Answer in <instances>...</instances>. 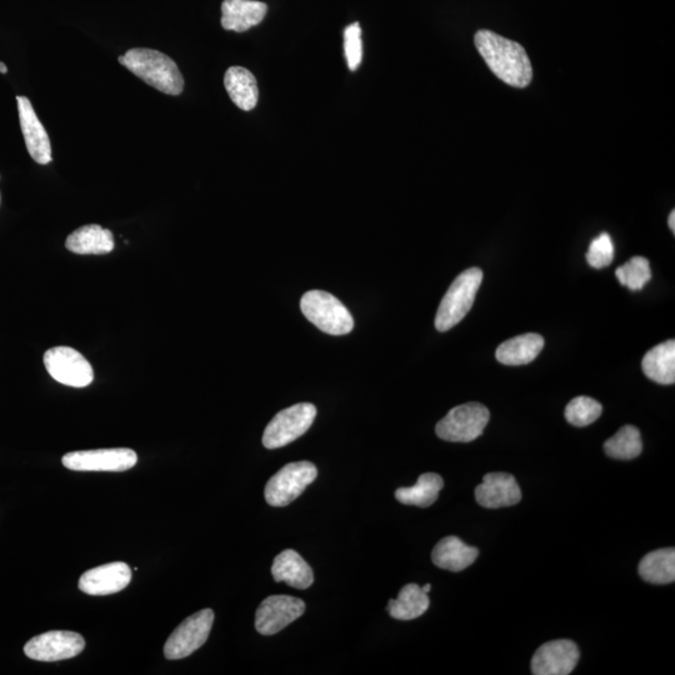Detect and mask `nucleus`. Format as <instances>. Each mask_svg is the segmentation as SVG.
<instances>
[{"label":"nucleus","mask_w":675,"mask_h":675,"mask_svg":"<svg viewBox=\"0 0 675 675\" xmlns=\"http://www.w3.org/2000/svg\"><path fill=\"white\" fill-rule=\"evenodd\" d=\"M474 44L488 68L505 84L525 88L532 83V63L522 45L485 29L475 34Z\"/></svg>","instance_id":"f257e3e1"},{"label":"nucleus","mask_w":675,"mask_h":675,"mask_svg":"<svg viewBox=\"0 0 675 675\" xmlns=\"http://www.w3.org/2000/svg\"><path fill=\"white\" fill-rule=\"evenodd\" d=\"M119 63L159 92L169 95L183 92L184 79L178 65L158 50L130 49L119 58Z\"/></svg>","instance_id":"f03ea898"},{"label":"nucleus","mask_w":675,"mask_h":675,"mask_svg":"<svg viewBox=\"0 0 675 675\" xmlns=\"http://www.w3.org/2000/svg\"><path fill=\"white\" fill-rule=\"evenodd\" d=\"M483 282V272L479 268L464 270L455 278L439 304L435 328L439 332H448L472 309L475 297H477L480 284Z\"/></svg>","instance_id":"7ed1b4c3"},{"label":"nucleus","mask_w":675,"mask_h":675,"mask_svg":"<svg viewBox=\"0 0 675 675\" xmlns=\"http://www.w3.org/2000/svg\"><path fill=\"white\" fill-rule=\"evenodd\" d=\"M304 317L315 327L330 335L352 332L354 320L345 305L334 295L323 290H310L300 300Z\"/></svg>","instance_id":"20e7f679"},{"label":"nucleus","mask_w":675,"mask_h":675,"mask_svg":"<svg viewBox=\"0 0 675 675\" xmlns=\"http://www.w3.org/2000/svg\"><path fill=\"white\" fill-rule=\"evenodd\" d=\"M490 419L485 405L467 403L453 408L435 427L438 437L447 442L469 443L483 434Z\"/></svg>","instance_id":"39448f33"},{"label":"nucleus","mask_w":675,"mask_h":675,"mask_svg":"<svg viewBox=\"0 0 675 675\" xmlns=\"http://www.w3.org/2000/svg\"><path fill=\"white\" fill-rule=\"evenodd\" d=\"M315 417L317 408L310 403H299L282 410L264 430V447L278 449L294 442L308 432Z\"/></svg>","instance_id":"423d86ee"},{"label":"nucleus","mask_w":675,"mask_h":675,"mask_svg":"<svg viewBox=\"0 0 675 675\" xmlns=\"http://www.w3.org/2000/svg\"><path fill=\"white\" fill-rule=\"evenodd\" d=\"M318 477V469L310 462H294L278 470L265 485V500L272 507H285L297 499Z\"/></svg>","instance_id":"0eeeda50"},{"label":"nucleus","mask_w":675,"mask_h":675,"mask_svg":"<svg viewBox=\"0 0 675 675\" xmlns=\"http://www.w3.org/2000/svg\"><path fill=\"white\" fill-rule=\"evenodd\" d=\"M213 623L212 609L200 610L183 620L164 645L165 658L178 660L189 657L207 642Z\"/></svg>","instance_id":"6e6552de"},{"label":"nucleus","mask_w":675,"mask_h":675,"mask_svg":"<svg viewBox=\"0 0 675 675\" xmlns=\"http://www.w3.org/2000/svg\"><path fill=\"white\" fill-rule=\"evenodd\" d=\"M44 365L50 377L68 387H88L94 379L92 365L78 350L70 347L50 348L44 354Z\"/></svg>","instance_id":"1a4fd4ad"},{"label":"nucleus","mask_w":675,"mask_h":675,"mask_svg":"<svg viewBox=\"0 0 675 675\" xmlns=\"http://www.w3.org/2000/svg\"><path fill=\"white\" fill-rule=\"evenodd\" d=\"M137 462V453L129 448L80 450L62 459L64 467L75 472H125Z\"/></svg>","instance_id":"9d476101"},{"label":"nucleus","mask_w":675,"mask_h":675,"mask_svg":"<svg viewBox=\"0 0 675 675\" xmlns=\"http://www.w3.org/2000/svg\"><path fill=\"white\" fill-rule=\"evenodd\" d=\"M84 648L82 635L68 630H52L30 639L25 644L24 653L38 662H58L77 657Z\"/></svg>","instance_id":"9b49d317"},{"label":"nucleus","mask_w":675,"mask_h":675,"mask_svg":"<svg viewBox=\"0 0 675 675\" xmlns=\"http://www.w3.org/2000/svg\"><path fill=\"white\" fill-rule=\"evenodd\" d=\"M305 603L289 595H272L264 599L255 613V628L263 635H273L302 617Z\"/></svg>","instance_id":"f8f14e48"},{"label":"nucleus","mask_w":675,"mask_h":675,"mask_svg":"<svg viewBox=\"0 0 675 675\" xmlns=\"http://www.w3.org/2000/svg\"><path fill=\"white\" fill-rule=\"evenodd\" d=\"M578 645L568 639L552 640L539 647L532 659L534 675H568L579 662Z\"/></svg>","instance_id":"ddd939ff"},{"label":"nucleus","mask_w":675,"mask_h":675,"mask_svg":"<svg viewBox=\"0 0 675 675\" xmlns=\"http://www.w3.org/2000/svg\"><path fill=\"white\" fill-rule=\"evenodd\" d=\"M132 569L123 562L100 565L87 570L79 579L78 587L89 595H110L128 587Z\"/></svg>","instance_id":"4468645a"},{"label":"nucleus","mask_w":675,"mask_h":675,"mask_svg":"<svg viewBox=\"0 0 675 675\" xmlns=\"http://www.w3.org/2000/svg\"><path fill=\"white\" fill-rule=\"evenodd\" d=\"M17 103L20 128H22L25 145H27L30 157L40 165L49 164L52 162L53 157L52 144H50L47 130L40 123L28 98L18 97Z\"/></svg>","instance_id":"2eb2a0df"},{"label":"nucleus","mask_w":675,"mask_h":675,"mask_svg":"<svg viewBox=\"0 0 675 675\" xmlns=\"http://www.w3.org/2000/svg\"><path fill=\"white\" fill-rule=\"evenodd\" d=\"M475 499L487 509L513 507L522 500V492L512 474L489 473L475 489Z\"/></svg>","instance_id":"dca6fc26"},{"label":"nucleus","mask_w":675,"mask_h":675,"mask_svg":"<svg viewBox=\"0 0 675 675\" xmlns=\"http://www.w3.org/2000/svg\"><path fill=\"white\" fill-rule=\"evenodd\" d=\"M268 5L257 0H224L222 4V27L225 30L243 33L263 22Z\"/></svg>","instance_id":"f3484780"},{"label":"nucleus","mask_w":675,"mask_h":675,"mask_svg":"<svg viewBox=\"0 0 675 675\" xmlns=\"http://www.w3.org/2000/svg\"><path fill=\"white\" fill-rule=\"evenodd\" d=\"M272 575L275 582H284L297 589H308L314 582L312 568L302 555L293 549L283 550L275 557Z\"/></svg>","instance_id":"a211bd4d"},{"label":"nucleus","mask_w":675,"mask_h":675,"mask_svg":"<svg viewBox=\"0 0 675 675\" xmlns=\"http://www.w3.org/2000/svg\"><path fill=\"white\" fill-rule=\"evenodd\" d=\"M479 550L464 544L457 537H445L435 545L432 560L438 568L450 572H462L475 562Z\"/></svg>","instance_id":"6ab92c4d"},{"label":"nucleus","mask_w":675,"mask_h":675,"mask_svg":"<svg viewBox=\"0 0 675 675\" xmlns=\"http://www.w3.org/2000/svg\"><path fill=\"white\" fill-rule=\"evenodd\" d=\"M65 247L80 255L108 254L114 249V235L98 224L84 225L69 235Z\"/></svg>","instance_id":"aec40b11"},{"label":"nucleus","mask_w":675,"mask_h":675,"mask_svg":"<svg viewBox=\"0 0 675 675\" xmlns=\"http://www.w3.org/2000/svg\"><path fill=\"white\" fill-rule=\"evenodd\" d=\"M544 347L542 335L528 333L518 335L499 345L495 357L504 365H525L533 362Z\"/></svg>","instance_id":"412c9836"},{"label":"nucleus","mask_w":675,"mask_h":675,"mask_svg":"<svg viewBox=\"0 0 675 675\" xmlns=\"http://www.w3.org/2000/svg\"><path fill=\"white\" fill-rule=\"evenodd\" d=\"M225 89L232 102L242 110H252L258 103L259 89L252 72L243 67H232L224 75Z\"/></svg>","instance_id":"4be33fe9"},{"label":"nucleus","mask_w":675,"mask_h":675,"mask_svg":"<svg viewBox=\"0 0 675 675\" xmlns=\"http://www.w3.org/2000/svg\"><path fill=\"white\" fill-rule=\"evenodd\" d=\"M642 368L655 383L670 385L675 382V342L673 339L650 349L644 355Z\"/></svg>","instance_id":"5701e85b"},{"label":"nucleus","mask_w":675,"mask_h":675,"mask_svg":"<svg viewBox=\"0 0 675 675\" xmlns=\"http://www.w3.org/2000/svg\"><path fill=\"white\" fill-rule=\"evenodd\" d=\"M430 605L428 594L418 584H408L400 590L397 599H390L388 612L398 620H413L427 612Z\"/></svg>","instance_id":"b1692460"},{"label":"nucleus","mask_w":675,"mask_h":675,"mask_svg":"<svg viewBox=\"0 0 675 675\" xmlns=\"http://www.w3.org/2000/svg\"><path fill=\"white\" fill-rule=\"evenodd\" d=\"M639 575L645 582L669 584L675 579V550L665 548L645 555L639 563Z\"/></svg>","instance_id":"393cba45"},{"label":"nucleus","mask_w":675,"mask_h":675,"mask_svg":"<svg viewBox=\"0 0 675 675\" xmlns=\"http://www.w3.org/2000/svg\"><path fill=\"white\" fill-rule=\"evenodd\" d=\"M444 487L443 478L439 474L424 473L418 478L417 484L410 488H399L395 498L399 503L428 508L438 499L440 490Z\"/></svg>","instance_id":"a878e982"},{"label":"nucleus","mask_w":675,"mask_h":675,"mask_svg":"<svg viewBox=\"0 0 675 675\" xmlns=\"http://www.w3.org/2000/svg\"><path fill=\"white\" fill-rule=\"evenodd\" d=\"M608 457L619 460H632L639 457L643 450L642 437L638 428L624 425L604 443Z\"/></svg>","instance_id":"bb28decb"},{"label":"nucleus","mask_w":675,"mask_h":675,"mask_svg":"<svg viewBox=\"0 0 675 675\" xmlns=\"http://www.w3.org/2000/svg\"><path fill=\"white\" fill-rule=\"evenodd\" d=\"M602 404L589 397H577L570 400L565 408V419L574 427H588L602 415Z\"/></svg>","instance_id":"cd10ccee"},{"label":"nucleus","mask_w":675,"mask_h":675,"mask_svg":"<svg viewBox=\"0 0 675 675\" xmlns=\"http://www.w3.org/2000/svg\"><path fill=\"white\" fill-rule=\"evenodd\" d=\"M615 275H617L620 284L625 285L630 290H640L652 278V270H650L647 258L633 257L622 267L615 270Z\"/></svg>","instance_id":"c85d7f7f"},{"label":"nucleus","mask_w":675,"mask_h":675,"mask_svg":"<svg viewBox=\"0 0 675 675\" xmlns=\"http://www.w3.org/2000/svg\"><path fill=\"white\" fill-rule=\"evenodd\" d=\"M614 259V244L607 233H602L589 245L587 262L594 269H602L612 264Z\"/></svg>","instance_id":"c756f323"},{"label":"nucleus","mask_w":675,"mask_h":675,"mask_svg":"<svg viewBox=\"0 0 675 675\" xmlns=\"http://www.w3.org/2000/svg\"><path fill=\"white\" fill-rule=\"evenodd\" d=\"M344 52L352 72L359 68L363 58L362 29L359 23L350 24L344 30Z\"/></svg>","instance_id":"7c9ffc66"},{"label":"nucleus","mask_w":675,"mask_h":675,"mask_svg":"<svg viewBox=\"0 0 675 675\" xmlns=\"http://www.w3.org/2000/svg\"><path fill=\"white\" fill-rule=\"evenodd\" d=\"M668 224L670 230L675 233V210H672V213L669 214Z\"/></svg>","instance_id":"2f4dec72"},{"label":"nucleus","mask_w":675,"mask_h":675,"mask_svg":"<svg viewBox=\"0 0 675 675\" xmlns=\"http://www.w3.org/2000/svg\"><path fill=\"white\" fill-rule=\"evenodd\" d=\"M0 73L2 74H7L8 73V68L7 65L4 63L0 62Z\"/></svg>","instance_id":"473e14b6"},{"label":"nucleus","mask_w":675,"mask_h":675,"mask_svg":"<svg viewBox=\"0 0 675 675\" xmlns=\"http://www.w3.org/2000/svg\"><path fill=\"white\" fill-rule=\"evenodd\" d=\"M430 589H432V585L430 584H425L424 587H422L423 592L427 594L430 592Z\"/></svg>","instance_id":"72a5a7b5"}]
</instances>
